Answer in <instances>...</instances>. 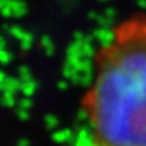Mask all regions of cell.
Instances as JSON below:
<instances>
[{
    "label": "cell",
    "mask_w": 146,
    "mask_h": 146,
    "mask_svg": "<svg viewBox=\"0 0 146 146\" xmlns=\"http://www.w3.org/2000/svg\"><path fill=\"white\" fill-rule=\"evenodd\" d=\"M84 107L94 146H146V18L123 22L99 50Z\"/></svg>",
    "instance_id": "obj_1"
}]
</instances>
